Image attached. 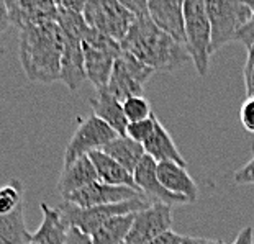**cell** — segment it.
Here are the masks:
<instances>
[{"label": "cell", "instance_id": "cell-1", "mask_svg": "<svg viewBox=\"0 0 254 244\" xmlns=\"http://www.w3.org/2000/svg\"><path fill=\"white\" fill-rule=\"evenodd\" d=\"M18 59L31 82L53 84L61 77L63 31L58 21L20 31Z\"/></svg>", "mask_w": 254, "mask_h": 244}, {"label": "cell", "instance_id": "cell-2", "mask_svg": "<svg viewBox=\"0 0 254 244\" xmlns=\"http://www.w3.org/2000/svg\"><path fill=\"white\" fill-rule=\"evenodd\" d=\"M122 50L146 64L154 72H172L190 61L186 46L159 30L149 15L134 20L125 40L122 41Z\"/></svg>", "mask_w": 254, "mask_h": 244}, {"label": "cell", "instance_id": "cell-3", "mask_svg": "<svg viewBox=\"0 0 254 244\" xmlns=\"http://www.w3.org/2000/svg\"><path fill=\"white\" fill-rule=\"evenodd\" d=\"M186 18V50L200 77H205L212 56V26H210L207 3L203 0L184 2Z\"/></svg>", "mask_w": 254, "mask_h": 244}, {"label": "cell", "instance_id": "cell-4", "mask_svg": "<svg viewBox=\"0 0 254 244\" xmlns=\"http://www.w3.org/2000/svg\"><path fill=\"white\" fill-rule=\"evenodd\" d=\"M205 3L212 26V53H217L228 43L236 41L238 33L251 20L253 8L248 2L210 0Z\"/></svg>", "mask_w": 254, "mask_h": 244}, {"label": "cell", "instance_id": "cell-5", "mask_svg": "<svg viewBox=\"0 0 254 244\" xmlns=\"http://www.w3.org/2000/svg\"><path fill=\"white\" fill-rule=\"evenodd\" d=\"M82 50L87 79L95 90L107 87L115 61L123 53L122 45L113 41L112 38L89 28L87 35L82 40Z\"/></svg>", "mask_w": 254, "mask_h": 244}, {"label": "cell", "instance_id": "cell-6", "mask_svg": "<svg viewBox=\"0 0 254 244\" xmlns=\"http://www.w3.org/2000/svg\"><path fill=\"white\" fill-rule=\"evenodd\" d=\"M149 205L151 202L148 198L139 197L134 200H128V202L104 205V207H94V208H79L67 202H63L58 208L69 226L79 228L85 235L92 236L105 221L115 218V216L138 213V211L148 208Z\"/></svg>", "mask_w": 254, "mask_h": 244}, {"label": "cell", "instance_id": "cell-7", "mask_svg": "<svg viewBox=\"0 0 254 244\" xmlns=\"http://www.w3.org/2000/svg\"><path fill=\"white\" fill-rule=\"evenodd\" d=\"M82 15L89 28L112 38L120 45L136 20L118 0H89L85 2Z\"/></svg>", "mask_w": 254, "mask_h": 244}, {"label": "cell", "instance_id": "cell-8", "mask_svg": "<svg viewBox=\"0 0 254 244\" xmlns=\"http://www.w3.org/2000/svg\"><path fill=\"white\" fill-rule=\"evenodd\" d=\"M153 74V69L138 61L131 54L123 51L115 61L110 80L107 84V90L120 102L129 99V97L143 95L144 85Z\"/></svg>", "mask_w": 254, "mask_h": 244}, {"label": "cell", "instance_id": "cell-9", "mask_svg": "<svg viewBox=\"0 0 254 244\" xmlns=\"http://www.w3.org/2000/svg\"><path fill=\"white\" fill-rule=\"evenodd\" d=\"M118 136L120 134L100 118L95 115L87 117L80 122L79 128L69 139L64 151V166L77 161L82 156H89L94 151H104L105 146Z\"/></svg>", "mask_w": 254, "mask_h": 244}, {"label": "cell", "instance_id": "cell-10", "mask_svg": "<svg viewBox=\"0 0 254 244\" xmlns=\"http://www.w3.org/2000/svg\"><path fill=\"white\" fill-rule=\"evenodd\" d=\"M172 231V210L166 203H151L134 215L125 244H146Z\"/></svg>", "mask_w": 254, "mask_h": 244}, {"label": "cell", "instance_id": "cell-11", "mask_svg": "<svg viewBox=\"0 0 254 244\" xmlns=\"http://www.w3.org/2000/svg\"><path fill=\"white\" fill-rule=\"evenodd\" d=\"M139 197H144V195L131 187L109 185V183L97 181L94 183H90V185L84 187L82 190L71 193L69 197L63 198V202H67L79 208H94V207H104V205L128 202V200H134Z\"/></svg>", "mask_w": 254, "mask_h": 244}, {"label": "cell", "instance_id": "cell-12", "mask_svg": "<svg viewBox=\"0 0 254 244\" xmlns=\"http://www.w3.org/2000/svg\"><path fill=\"white\" fill-rule=\"evenodd\" d=\"M7 7L10 21L20 31L58 21L56 2L50 0H8Z\"/></svg>", "mask_w": 254, "mask_h": 244}, {"label": "cell", "instance_id": "cell-13", "mask_svg": "<svg viewBox=\"0 0 254 244\" xmlns=\"http://www.w3.org/2000/svg\"><path fill=\"white\" fill-rule=\"evenodd\" d=\"M158 162L153 157H149L148 154L144 156V159L139 162V166L136 167V171L133 172L134 183H136L138 190L141 192L151 203H166L169 207L174 205H184V203H190L186 197H179L176 193H171L169 190H166L163 187V183L158 179Z\"/></svg>", "mask_w": 254, "mask_h": 244}, {"label": "cell", "instance_id": "cell-14", "mask_svg": "<svg viewBox=\"0 0 254 244\" xmlns=\"http://www.w3.org/2000/svg\"><path fill=\"white\" fill-rule=\"evenodd\" d=\"M148 10L153 23L159 30L186 46V18L182 0H149Z\"/></svg>", "mask_w": 254, "mask_h": 244}, {"label": "cell", "instance_id": "cell-15", "mask_svg": "<svg viewBox=\"0 0 254 244\" xmlns=\"http://www.w3.org/2000/svg\"><path fill=\"white\" fill-rule=\"evenodd\" d=\"M59 80L71 92H77L84 80H87L82 40L77 36L63 33V59Z\"/></svg>", "mask_w": 254, "mask_h": 244}, {"label": "cell", "instance_id": "cell-16", "mask_svg": "<svg viewBox=\"0 0 254 244\" xmlns=\"http://www.w3.org/2000/svg\"><path fill=\"white\" fill-rule=\"evenodd\" d=\"M97 181H99V177H97V171L92 164L90 157L82 156L71 164L63 166L61 176H59L58 181V192L61 193L63 198H66L71 193L82 190L84 187Z\"/></svg>", "mask_w": 254, "mask_h": 244}, {"label": "cell", "instance_id": "cell-17", "mask_svg": "<svg viewBox=\"0 0 254 244\" xmlns=\"http://www.w3.org/2000/svg\"><path fill=\"white\" fill-rule=\"evenodd\" d=\"M92 112L97 118L112 126L120 136H127L128 120L123 113V104L117 97H113L107 87L95 90L94 97L89 100Z\"/></svg>", "mask_w": 254, "mask_h": 244}, {"label": "cell", "instance_id": "cell-18", "mask_svg": "<svg viewBox=\"0 0 254 244\" xmlns=\"http://www.w3.org/2000/svg\"><path fill=\"white\" fill-rule=\"evenodd\" d=\"M158 179L166 190L186 197L189 202H195L198 197V187L195 181L189 176L187 169L176 162H158Z\"/></svg>", "mask_w": 254, "mask_h": 244}, {"label": "cell", "instance_id": "cell-19", "mask_svg": "<svg viewBox=\"0 0 254 244\" xmlns=\"http://www.w3.org/2000/svg\"><path fill=\"white\" fill-rule=\"evenodd\" d=\"M43 221L40 228L28 236L26 244H64L69 225L63 218L59 208H53L48 203L40 205Z\"/></svg>", "mask_w": 254, "mask_h": 244}, {"label": "cell", "instance_id": "cell-20", "mask_svg": "<svg viewBox=\"0 0 254 244\" xmlns=\"http://www.w3.org/2000/svg\"><path fill=\"white\" fill-rule=\"evenodd\" d=\"M146 154L153 157L156 162H176V164L186 167V159L179 153L174 139L171 138L169 131L163 126V123L156 120V126L149 139L143 144Z\"/></svg>", "mask_w": 254, "mask_h": 244}, {"label": "cell", "instance_id": "cell-21", "mask_svg": "<svg viewBox=\"0 0 254 244\" xmlns=\"http://www.w3.org/2000/svg\"><path fill=\"white\" fill-rule=\"evenodd\" d=\"M89 157L95 167L97 177H99L100 182L109 183V185H125L138 190L133 174H129L125 167L118 164L110 156H107L104 151H94V153L89 154Z\"/></svg>", "mask_w": 254, "mask_h": 244}, {"label": "cell", "instance_id": "cell-22", "mask_svg": "<svg viewBox=\"0 0 254 244\" xmlns=\"http://www.w3.org/2000/svg\"><path fill=\"white\" fill-rule=\"evenodd\" d=\"M104 153L107 156H110L112 159H115L120 166L125 167L129 174H133V172L136 171L139 162H141L146 156L144 146L136 143V141L128 136L115 138L112 143L105 146Z\"/></svg>", "mask_w": 254, "mask_h": 244}, {"label": "cell", "instance_id": "cell-23", "mask_svg": "<svg viewBox=\"0 0 254 244\" xmlns=\"http://www.w3.org/2000/svg\"><path fill=\"white\" fill-rule=\"evenodd\" d=\"M134 215H122L115 216L109 221H105L94 235H92V243L94 244H125L128 233L131 230Z\"/></svg>", "mask_w": 254, "mask_h": 244}, {"label": "cell", "instance_id": "cell-24", "mask_svg": "<svg viewBox=\"0 0 254 244\" xmlns=\"http://www.w3.org/2000/svg\"><path fill=\"white\" fill-rule=\"evenodd\" d=\"M28 236L23 207L12 215H0V244H26Z\"/></svg>", "mask_w": 254, "mask_h": 244}, {"label": "cell", "instance_id": "cell-25", "mask_svg": "<svg viewBox=\"0 0 254 244\" xmlns=\"http://www.w3.org/2000/svg\"><path fill=\"white\" fill-rule=\"evenodd\" d=\"M23 183L17 179H12L0 187V215H12L20 207H23Z\"/></svg>", "mask_w": 254, "mask_h": 244}, {"label": "cell", "instance_id": "cell-26", "mask_svg": "<svg viewBox=\"0 0 254 244\" xmlns=\"http://www.w3.org/2000/svg\"><path fill=\"white\" fill-rule=\"evenodd\" d=\"M122 104H123V113H125L128 123H136V122L148 120V118L153 115L149 100L144 99L143 95L129 97V99L123 100Z\"/></svg>", "mask_w": 254, "mask_h": 244}, {"label": "cell", "instance_id": "cell-27", "mask_svg": "<svg viewBox=\"0 0 254 244\" xmlns=\"http://www.w3.org/2000/svg\"><path fill=\"white\" fill-rule=\"evenodd\" d=\"M156 115L153 113L148 120H143V122H136V123H129L128 128H127V136L134 139L136 143L139 144H144L146 141L149 139V136L153 134L154 131V126H156Z\"/></svg>", "mask_w": 254, "mask_h": 244}, {"label": "cell", "instance_id": "cell-28", "mask_svg": "<svg viewBox=\"0 0 254 244\" xmlns=\"http://www.w3.org/2000/svg\"><path fill=\"white\" fill-rule=\"evenodd\" d=\"M243 77H245L248 99H254V46L248 50V58L245 67H243Z\"/></svg>", "mask_w": 254, "mask_h": 244}, {"label": "cell", "instance_id": "cell-29", "mask_svg": "<svg viewBox=\"0 0 254 244\" xmlns=\"http://www.w3.org/2000/svg\"><path fill=\"white\" fill-rule=\"evenodd\" d=\"M233 181L238 185H254V148H253V157L250 159V162L235 172Z\"/></svg>", "mask_w": 254, "mask_h": 244}, {"label": "cell", "instance_id": "cell-30", "mask_svg": "<svg viewBox=\"0 0 254 244\" xmlns=\"http://www.w3.org/2000/svg\"><path fill=\"white\" fill-rule=\"evenodd\" d=\"M240 120L250 133H254V99H246L241 105Z\"/></svg>", "mask_w": 254, "mask_h": 244}, {"label": "cell", "instance_id": "cell-31", "mask_svg": "<svg viewBox=\"0 0 254 244\" xmlns=\"http://www.w3.org/2000/svg\"><path fill=\"white\" fill-rule=\"evenodd\" d=\"M248 3H250V7L253 8V17L245 26H243V30L240 33H238L236 41L243 43V45L250 50L251 46H254V2H248Z\"/></svg>", "mask_w": 254, "mask_h": 244}, {"label": "cell", "instance_id": "cell-32", "mask_svg": "<svg viewBox=\"0 0 254 244\" xmlns=\"http://www.w3.org/2000/svg\"><path fill=\"white\" fill-rule=\"evenodd\" d=\"M122 3H123V7L129 10L136 18L149 15L148 2H144V0H122Z\"/></svg>", "mask_w": 254, "mask_h": 244}, {"label": "cell", "instance_id": "cell-33", "mask_svg": "<svg viewBox=\"0 0 254 244\" xmlns=\"http://www.w3.org/2000/svg\"><path fill=\"white\" fill-rule=\"evenodd\" d=\"M64 244H94V243H92V236L85 235L79 228L69 226L67 235H66V243Z\"/></svg>", "mask_w": 254, "mask_h": 244}, {"label": "cell", "instance_id": "cell-34", "mask_svg": "<svg viewBox=\"0 0 254 244\" xmlns=\"http://www.w3.org/2000/svg\"><path fill=\"white\" fill-rule=\"evenodd\" d=\"M181 243H182V236L177 235L174 231H169V233H166V235L156 238V240L146 243V244H181Z\"/></svg>", "mask_w": 254, "mask_h": 244}, {"label": "cell", "instance_id": "cell-35", "mask_svg": "<svg viewBox=\"0 0 254 244\" xmlns=\"http://www.w3.org/2000/svg\"><path fill=\"white\" fill-rule=\"evenodd\" d=\"M10 25H12V21H10L7 2H2V0H0V36L8 30Z\"/></svg>", "mask_w": 254, "mask_h": 244}, {"label": "cell", "instance_id": "cell-36", "mask_svg": "<svg viewBox=\"0 0 254 244\" xmlns=\"http://www.w3.org/2000/svg\"><path fill=\"white\" fill-rule=\"evenodd\" d=\"M233 244H254V228L253 226L243 228V230L238 233Z\"/></svg>", "mask_w": 254, "mask_h": 244}, {"label": "cell", "instance_id": "cell-37", "mask_svg": "<svg viewBox=\"0 0 254 244\" xmlns=\"http://www.w3.org/2000/svg\"><path fill=\"white\" fill-rule=\"evenodd\" d=\"M181 244H225L221 240H210V238H197V236H182Z\"/></svg>", "mask_w": 254, "mask_h": 244}, {"label": "cell", "instance_id": "cell-38", "mask_svg": "<svg viewBox=\"0 0 254 244\" xmlns=\"http://www.w3.org/2000/svg\"><path fill=\"white\" fill-rule=\"evenodd\" d=\"M5 54H7V50H5L3 46H0V58H2V56H5Z\"/></svg>", "mask_w": 254, "mask_h": 244}]
</instances>
